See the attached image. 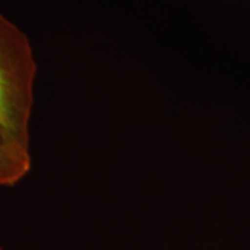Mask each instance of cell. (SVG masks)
<instances>
[{"mask_svg":"<svg viewBox=\"0 0 250 250\" xmlns=\"http://www.w3.org/2000/svg\"><path fill=\"white\" fill-rule=\"evenodd\" d=\"M37 65L26 34L0 14V131L6 138L30 147Z\"/></svg>","mask_w":250,"mask_h":250,"instance_id":"1","label":"cell"},{"mask_svg":"<svg viewBox=\"0 0 250 250\" xmlns=\"http://www.w3.org/2000/svg\"><path fill=\"white\" fill-rule=\"evenodd\" d=\"M31 168L30 147L6 138L0 131V188L13 187Z\"/></svg>","mask_w":250,"mask_h":250,"instance_id":"2","label":"cell"},{"mask_svg":"<svg viewBox=\"0 0 250 250\" xmlns=\"http://www.w3.org/2000/svg\"><path fill=\"white\" fill-rule=\"evenodd\" d=\"M0 250H5V249L1 247V245H0Z\"/></svg>","mask_w":250,"mask_h":250,"instance_id":"3","label":"cell"}]
</instances>
